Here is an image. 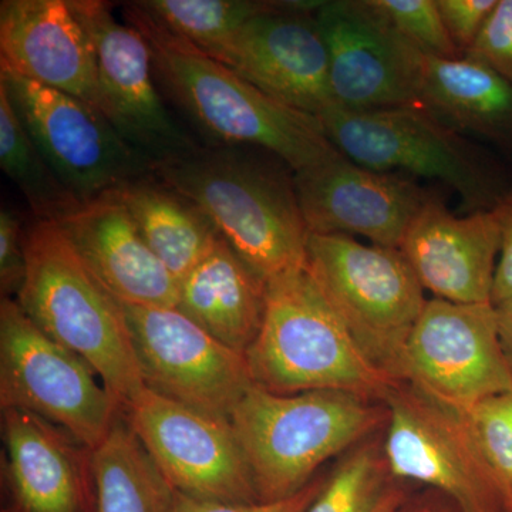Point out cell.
Masks as SVG:
<instances>
[{
	"mask_svg": "<svg viewBox=\"0 0 512 512\" xmlns=\"http://www.w3.org/2000/svg\"><path fill=\"white\" fill-rule=\"evenodd\" d=\"M70 5L96 50L100 111L120 136L153 167L200 148L165 107L144 36L126 20L119 22L110 3L70 0Z\"/></svg>",
	"mask_w": 512,
	"mask_h": 512,
	"instance_id": "5bb4252c",
	"label": "cell"
},
{
	"mask_svg": "<svg viewBox=\"0 0 512 512\" xmlns=\"http://www.w3.org/2000/svg\"><path fill=\"white\" fill-rule=\"evenodd\" d=\"M456 409L505 512H512V390Z\"/></svg>",
	"mask_w": 512,
	"mask_h": 512,
	"instance_id": "f1b7e54d",
	"label": "cell"
},
{
	"mask_svg": "<svg viewBox=\"0 0 512 512\" xmlns=\"http://www.w3.org/2000/svg\"><path fill=\"white\" fill-rule=\"evenodd\" d=\"M500 245L493 210L457 217L434 197L414 218L399 249L434 298L491 303Z\"/></svg>",
	"mask_w": 512,
	"mask_h": 512,
	"instance_id": "ffe728a7",
	"label": "cell"
},
{
	"mask_svg": "<svg viewBox=\"0 0 512 512\" xmlns=\"http://www.w3.org/2000/svg\"><path fill=\"white\" fill-rule=\"evenodd\" d=\"M0 406L36 414L92 451L123 414L93 367L47 336L13 298L0 303Z\"/></svg>",
	"mask_w": 512,
	"mask_h": 512,
	"instance_id": "ba28073f",
	"label": "cell"
},
{
	"mask_svg": "<svg viewBox=\"0 0 512 512\" xmlns=\"http://www.w3.org/2000/svg\"><path fill=\"white\" fill-rule=\"evenodd\" d=\"M468 59L493 69L512 84V0H498Z\"/></svg>",
	"mask_w": 512,
	"mask_h": 512,
	"instance_id": "4dcf8cb0",
	"label": "cell"
},
{
	"mask_svg": "<svg viewBox=\"0 0 512 512\" xmlns=\"http://www.w3.org/2000/svg\"><path fill=\"white\" fill-rule=\"evenodd\" d=\"M94 512H174L175 490L124 412L92 456Z\"/></svg>",
	"mask_w": 512,
	"mask_h": 512,
	"instance_id": "d4e9b609",
	"label": "cell"
},
{
	"mask_svg": "<svg viewBox=\"0 0 512 512\" xmlns=\"http://www.w3.org/2000/svg\"><path fill=\"white\" fill-rule=\"evenodd\" d=\"M153 174L194 201L265 282L306 268L309 231L295 173L248 147L200 146Z\"/></svg>",
	"mask_w": 512,
	"mask_h": 512,
	"instance_id": "7a4b0ae2",
	"label": "cell"
},
{
	"mask_svg": "<svg viewBox=\"0 0 512 512\" xmlns=\"http://www.w3.org/2000/svg\"><path fill=\"white\" fill-rule=\"evenodd\" d=\"M403 483H399V481H390L389 485H387L386 490L383 491V494L380 495L379 501L373 508L372 512H394L399 508V505L402 504L404 498L407 497L409 491L404 487Z\"/></svg>",
	"mask_w": 512,
	"mask_h": 512,
	"instance_id": "74e56055",
	"label": "cell"
},
{
	"mask_svg": "<svg viewBox=\"0 0 512 512\" xmlns=\"http://www.w3.org/2000/svg\"><path fill=\"white\" fill-rule=\"evenodd\" d=\"M0 62L3 73L70 94L100 110L96 50L70 0H3Z\"/></svg>",
	"mask_w": 512,
	"mask_h": 512,
	"instance_id": "ac0fdd59",
	"label": "cell"
},
{
	"mask_svg": "<svg viewBox=\"0 0 512 512\" xmlns=\"http://www.w3.org/2000/svg\"><path fill=\"white\" fill-rule=\"evenodd\" d=\"M493 212L500 225L501 245L491 303L498 305L512 299V188H508Z\"/></svg>",
	"mask_w": 512,
	"mask_h": 512,
	"instance_id": "e575fe53",
	"label": "cell"
},
{
	"mask_svg": "<svg viewBox=\"0 0 512 512\" xmlns=\"http://www.w3.org/2000/svg\"><path fill=\"white\" fill-rule=\"evenodd\" d=\"M419 101L457 133L512 147V84L477 60L421 56Z\"/></svg>",
	"mask_w": 512,
	"mask_h": 512,
	"instance_id": "603a6c76",
	"label": "cell"
},
{
	"mask_svg": "<svg viewBox=\"0 0 512 512\" xmlns=\"http://www.w3.org/2000/svg\"><path fill=\"white\" fill-rule=\"evenodd\" d=\"M16 114L57 177L80 202L153 174V164L93 104L3 73Z\"/></svg>",
	"mask_w": 512,
	"mask_h": 512,
	"instance_id": "9c48e42d",
	"label": "cell"
},
{
	"mask_svg": "<svg viewBox=\"0 0 512 512\" xmlns=\"http://www.w3.org/2000/svg\"><path fill=\"white\" fill-rule=\"evenodd\" d=\"M399 380L453 407L512 390L493 303L426 302L404 343Z\"/></svg>",
	"mask_w": 512,
	"mask_h": 512,
	"instance_id": "8fae6325",
	"label": "cell"
},
{
	"mask_svg": "<svg viewBox=\"0 0 512 512\" xmlns=\"http://www.w3.org/2000/svg\"><path fill=\"white\" fill-rule=\"evenodd\" d=\"M322 2H265L224 43L205 53L293 109L318 117L335 106L329 57L316 22Z\"/></svg>",
	"mask_w": 512,
	"mask_h": 512,
	"instance_id": "9a60e30c",
	"label": "cell"
},
{
	"mask_svg": "<svg viewBox=\"0 0 512 512\" xmlns=\"http://www.w3.org/2000/svg\"><path fill=\"white\" fill-rule=\"evenodd\" d=\"M245 359L255 386L271 393L339 390L383 402L399 382L363 352L306 268L266 282L264 322Z\"/></svg>",
	"mask_w": 512,
	"mask_h": 512,
	"instance_id": "5b68a950",
	"label": "cell"
},
{
	"mask_svg": "<svg viewBox=\"0 0 512 512\" xmlns=\"http://www.w3.org/2000/svg\"><path fill=\"white\" fill-rule=\"evenodd\" d=\"M25 249L20 308L47 336L89 363L124 412L146 384L120 302L56 222H33Z\"/></svg>",
	"mask_w": 512,
	"mask_h": 512,
	"instance_id": "3957f363",
	"label": "cell"
},
{
	"mask_svg": "<svg viewBox=\"0 0 512 512\" xmlns=\"http://www.w3.org/2000/svg\"><path fill=\"white\" fill-rule=\"evenodd\" d=\"M390 481L376 433L343 457L306 512H372Z\"/></svg>",
	"mask_w": 512,
	"mask_h": 512,
	"instance_id": "83f0119b",
	"label": "cell"
},
{
	"mask_svg": "<svg viewBox=\"0 0 512 512\" xmlns=\"http://www.w3.org/2000/svg\"><path fill=\"white\" fill-rule=\"evenodd\" d=\"M306 271L375 365L397 377L404 343L427 299L399 248L309 234Z\"/></svg>",
	"mask_w": 512,
	"mask_h": 512,
	"instance_id": "52a82bcc",
	"label": "cell"
},
{
	"mask_svg": "<svg viewBox=\"0 0 512 512\" xmlns=\"http://www.w3.org/2000/svg\"><path fill=\"white\" fill-rule=\"evenodd\" d=\"M114 192L126 205L148 247L180 284L222 238L214 222L194 201L154 174Z\"/></svg>",
	"mask_w": 512,
	"mask_h": 512,
	"instance_id": "cb8c5ba5",
	"label": "cell"
},
{
	"mask_svg": "<svg viewBox=\"0 0 512 512\" xmlns=\"http://www.w3.org/2000/svg\"><path fill=\"white\" fill-rule=\"evenodd\" d=\"M386 420L383 402L359 394H278L255 384L229 417L259 501L298 494L323 464L379 433Z\"/></svg>",
	"mask_w": 512,
	"mask_h": 512,
	"instance_id": "277c9868",
	"label": "cell"
},
{
	"mask_svg": "<svg viewBox=\"0 0 512 512\" xmlns=\"http://www.w3.org/2000/svg\"><path fill=\"white\" fill-rule=\"evenodd\" d=\"M394 512H464L463 508L440 491L424 488L417 493L407 494Z\"/></svg>",
	"mask_w": 512,
	"mask_h": 512,
	"instance_id": "d590c367",
	"label": "cell"
},
{
	"mask_svg": "<svg viewBox=\"0 0 512 512\" xmlns=\"http://www.w3.org/2000/svg\"><path fill=\"white\" fill-rule=\"evenodd\" d=\"M383 403V453L392 480L440 491L464 512H505L456 407L404 380Z\"/></svg>",
	"mask_w": 512,
	"mask_h": 512,
	"instance_id": "30bf717a",
	"label": "cell"
},
{
	"mask_svg": "<svg viewBox=\"0 0 512 512\" xmlns=\"http://www.w3.org/2000/svg\"><path fill=\"white\" fill-rule=\"evenodd\" d=\"M120 306L146 387L229 420L254 386L245 355L229 349L177 308Z\"/></svg>",
	"mask_w": 512,
	"mask_h": 512,
	"instance_id": "4fadbf2b",
	"label": "cell"
},
{
	"mask_svg": "<svg viewBox=\"0 0 512 512\" xmlns=\"http://www.w3.org/2000/svg\"><path fill=\"white\" fill-rule=\"evenodd\" d=\"M0 167L25 195L36 220L57 222L80 201L64 187L23 127L0 83Z\"/></svg>",
	"mask_w": 512,
	"mask_h": 512,
	"instance_id": "484cf974",
	"label": "cell"
},
{
	"mask_svg": "<svg viewBox=\"0 0 512 512\" xmlns=\"http://www.w3.org/2000/svg\"><path fill=\"white\" fill-rule=\"evenodd\" d=\"M8 503L2 512H94L93 451L42 417L2 409Z\"/></svg>",
	"mask_w": 512,
	"mask_h": 512,
	"instance_id": "d6986e66",
	"label": "cell"
},
{
	"mask_svg": "<svg viewBox=\"0 0 512 512\" xmlns=\"http://www.w3.org/2000/svg\"><path fill=\"white\" fill-rule=\"evenodd\" d=\"M400 36L420 55L461 59L448 35L437 0H373Z\"/></svg>",
	"mask_w": 512,
	"mask_h": 512,
	"instance_id": "f546056e",
	"label": "cell"
},
{
	"mask_svg": "<svg viewBox=\"0 0 512 512\" xmlns=\"http://www.w3.org/2000/svg\"><path fill=\"white\" fill-rule=\"evenodd\" d=\"M266 308V282L224 238L185 276L177 309L229 349L245 355Z\"/></svg>",
	"mask_w": 512,
	"mask_h": 512,
	"instance_id": "7402d4cb",
	"label": "cell"
},
{
	"mask_svg": "<svg viewBox=\"0 0 512 512\" xmlns=\"http://www.w3.org/2000/svg\"><path fill=\"white\" fill-rule=\"evenodd\" d=\"M319 120L353 163L440 181L457 192L468 214L493 210L508 191L484 154L420 104L370 111L332 106Z\"/></svg>",
	"mask_w": 512,
	"mask_h": 512,
	"instance_id": "8992f818",
	"label": "cell"
},
{
	"mask_svg": "<svg viewBox=\"0 0 512 512\" xmlns=\"http://www.w3.org/2000/svg\"><path fill=\"white\" fill-rule=\"evenodd\" d=\"M124 417L175 493L258 503L254 478L231 421L191 409L144 387Z\"/></svg>",
	"mask_w": 512,
	"mask_h": 512,
	"instance_id": "7c38bea8",
	"label": "cell"
},
{
	"mask_svg": "<svg viewBox=\"0 0 512 512\" xmlns=\"http://www.w3.org/2000/svg\"><path fill=\"white\" fill-rule=\"evenodd\" d=\"M328 477V476H326ZM326 477H316L312 483L292 497L279 501H258L249 504L218 503L198 500L175 493L174 512H306L325 485Z\"/></svg>",
	"mask_w": 512,
	"mask_h": 512,
	"instance_id": "836d02e7",
	"label": "cell"
},
{
	"mask_svg": "<svg viewBox=\"0 0 512 512\" xmlns=\"http://www.w3.org/2000/svg\"><path fill=\"white\" fill-rule=\"evenodd\" d=\"M329 57L335 106L350 111L414 106L421 56L373 0L322 2L315 13Z\"/></svg>",
	"mask_w": 512,
	"mask_h": 512,
	"instance_id": "2e32d148",
	"label": "cell"
},
{
	"mask_svg": "<svg viewBox=\"0 0 512 512\" xmlns=\"http://www.w3.org/2000/svg\"><path fill=\"white\" fill-rule=\"evenodd\" d=\"M26 229L18 212L0 211V289L3 298L18 296L26 275Z\"/></svg>",
	"mask_w": 512,
	"mask_h": 512,
	"instance_id": "1f68e13d",
	"label": "cell"
},
{
	"mask_svg": "<svg viewBox=\"0 0 512 512\" xmlns=\"http://www.w3.org/2000/svg\"><path fill=\"white\" fill-rule=\"evenodd\" d=\"M498 0H437L448 35L461 56L477 42Z\"/></svg>",
	"mask_w": 512,
	"mask_h": 512,
	"instance_id": "d6a6232c",
	"label": "cell"
},
{
	"mask_svg": "<svg viewBox=\"0 0 512 512\" xmlns=\"http://www.w3.org/2000/svg\"><path fill=\"white\" fill-rule=\"evenodd\" d=\"M56 224L117 301L177 308L180 282L148 247L116 192L80 202Z\"/></svg>",
	"mask_w": 512,
	"mask_h": 512,
	"instance_id": "44dd1931",
	"label": "cell"
},
{
	"mask_svg": "<svg viewBox=\"0 0 512 512\" xmlns=\"http://www.w3.org/2000/svg\"><path fill=\"white\" fill-rule=\"evenodd\" d=\"M171 35L210 53L224 43L265 2L249 0H143L134 2Z\"/></svg>",
	"mask_w": 512,
	"mask_h": 512,
	"instance_id": "4316f807",
	"label": "cell"
},
{
	"mask_svg": "<svg viewBox=\"0 0 512 512\" xmlns=\"http://www.w3.org/2000/svg\"><path fill=\"white\" fill-rule=\"evenodd\" d=\"M296 194L309 234L363 237L399 248L433 195L413 178L380 173L348 157L295 173Z\"/></svg>",
	"mask_w": 512,
	"mask_h": 512,
	"instance_id": "e0dca14e",
	"label": "cell"
},
{
	"mask_svg": "<svg viewBox=\"0 0 512 512\" xmlns=\"http://www.w3.org/2000/svg\"><path fill=\"white\" fill-rule=\"evenodd\" d=\"M495 318H497L498 338L508 365L512 370V299L494 305Z\"/></svg>",
	"mask_w": 512,
	"mask_h": 512,
	"instance_id": "8d00e7d4",
	"label": "cell"
},
{
	"mask_svg": "<svg viewBox=\"0 0 512 512\" xmlns=\"http://www.w3.org/2000/svg\"><path fill=\"white\" fill-rule=\"evenodd\" d=\"M123 13L150 47L160 90L210 138L207 146L256 148L284 161L293 173L342 156L318 117L274 99L171 35L136 3H124Z\"/></svg>",
	"mask_w": 512,
	"mask_h": 512,
	"instance_id": "6da1fadb",
	"label": "cell"
}]
</instances>
